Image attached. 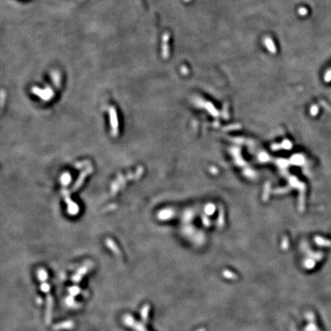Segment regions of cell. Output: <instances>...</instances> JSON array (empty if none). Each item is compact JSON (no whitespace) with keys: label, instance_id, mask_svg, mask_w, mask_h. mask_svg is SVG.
Instances as JSON below:
<instances>
[{"label":"cell","instance_id":"cell-4","mask_svg":"<svg viewBox=\"0 0 331 331\" xmlns=\"http://www.w3.org/2000/svg\"><path fill=\"white\" fill-rule=\"evenodd\" d=\"M32 91H33V93L34 94L39 96L41 99L44 100V101H49V100L52 97L53 95H54V93H53V91L50 88H47L46 90L43 91V90L34 87Z\"/></svg>","mask_w":331,"mask_h":331},{"label":"cell","instance_id":"cell-2","mask_svg":"<svg viewBox=\"0 0 331 331\" xmlns=\"http://www.w3.org/2000/svg\"><path fill=\"white\" fill-rule=\"evenodd\" d=\"M93 170H94L93 167L90 166L87 167V169H85V170H84V171H82L81 172V174L79 175V176H78V178H77V181L75 182V185H74L73 187L71 188V192H75V191H77V189H79V188H81V186L82 184L84 183V179H85L86 177H87V176L89 175V174H91V172H93Z\"/></svg>","mask_w":331,"mask_h":331},{"label":"cell","instance_id":"cell-7","mask_svg":"<svg viewBox=\"0 0 331 331\" xmlns=\"http://www.w3.org/2000/svg\"><path fill=\"white\" fill-rule=\"evenodd\" d=\"M5 97H6V94H5L4 91H2L0 94V107L1 108H3L5 103Z\"/></svg>","mask_w":331,"mask_h":331},{"label":"cell","instance_id":"cell-5","mask_svg":"<svg viewBox=\"0 0 331 331\" xmlns=\"http://www.w3.org/2000/svg\"><path fill=\"white\" fill-rule=\"evenodd\" d=\"M71 176L69 172H65L61 176V178H60V182L64 186H67L70 184V182H71Z\"/></svg>","mask_w":331,"mask_h":331},{"label":"cell","instance_id":"cell-6","mask_svg":"<svg viewBox=\"0 0 331 331\" xmlns=\"http://www.w3.org/2000/svg\"><path fill=\"white\" fill-rule=\"evenodd\" d=\"M91 166V162L88 161V160H84V161L75 163V168L77 169V170H80V169L84 168V167L86 166Z\"/></svg>","mask_w":331,"mask_h":331},{"label":"cell","instance_id":"cell-1","mask_svg":"<svg viewBox=\"0 0 331 331\" xmlns=\"http://www.w3.org/2000/svg\"><path fill=\"white\" fill-rule=\"evenodd\" d=\"M61 193L63 195L65 202H66L67 206H68V213L71 215H77L79 212L78 205L75 203L74 201H72V199L70 197V195H69V192L67 189H63L61 191Z\"/></svg>","mask_w":331,"mask_h":331},{"label":"cell","instance_id":"cell-3","mask_svg":"<svg viewBox=\"0 0 331 331\" xmlns=\"http://www.w3.org/2000/svg\"><path fill=\"white\" fill-rule=\"evenodd\" d=\"M110 125H111V134L113 137L117 135L118 133V121H117V117L116 110L114 108H110L109 109Z\"/></svg>","mask_w":331,"mask_h":331}]
</instances>
